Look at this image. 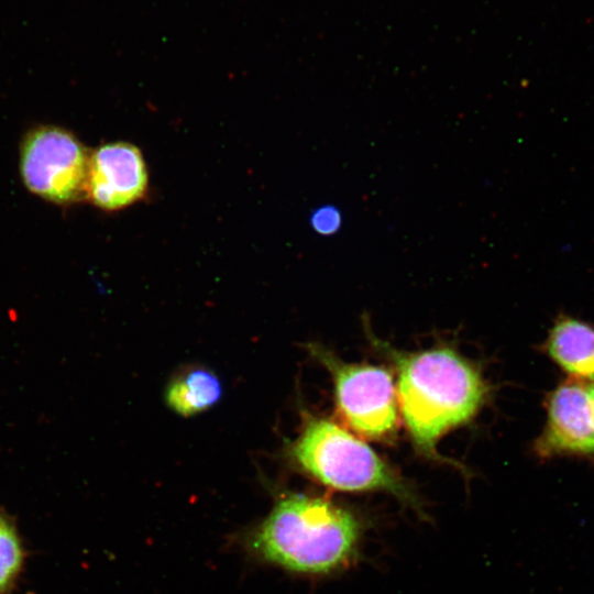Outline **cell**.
<instances>
[{
  "label": "cell",
  "instance_id": "9c48e42d",
  "mask_svg": "<svg viewBox=\"0 0 594 594\" xmlns=\"http://www.w3.org/2000/svg\"><path fill=\"white\" fill-rule=\"evenodd\" d=\"M221 394L222 386L216 374L206 369H193L168 384L165 399L176 414L189 417L211 408Z\"/></svg>",
  "mask_w": 594,
  "mask_h": 594
},
{
  "label": "cell",
  "instance_id": "7a4b0ae2",
  "mask_svg": "<svg viewBox=\"0 0 594 594\" xmlns=\"http://www.w3.org/2000/svg\"><path fill=\"white\" fill-rule=\"evenodd\" d=\"M360 538L355 516L332 502L302 494L282 498L253 538L264 559L285 569L323 574L345 564Z\"/></svg>",
  "mask_w": 594,
  "mask_h": 594
},
{
  "label": "cell",
  "instance_id": "8fae6325",
  "mask_svg": "<svg viewBox=\"0 0 594 594\" xmlns=\"http://www.w3.org/2000/svg\"><path fill=\"white\" fill-rule=\"evenodd\" d=\"M310 223L319 234H334L341 228L342 215L336 206H321L312 212Z\"/></svg>",
  "mask_w": 594,
  "mask_h": 594
},
{
  "label": "cell",
  "instance_id": "277c9868",
  "mask_svg": "<svg viewBox=\"0 0 594 594\" xmlns=\"http://www.w3.org/2000/svg\"><path fill=\"white\" fill-rule=\"evenodd\" d=\"M310 350L332 375L336 406L344 424L370 439L393 436L398 413L392 375L383 367L342 362L319 345Z\"/></svg>",
  "mask_w": 594,
  "mask_h": 594
},
{
  "label": "cell",
  "instance_id": "3957f363",
  "mask_svg": "<svg viewBox=\"0 0 594 594\" xmlns=\"http://www.w3.org/2000/svg\"><path fill=\"white\" fill-rule=\"evenodd\" d=\"M289 454L301 471L328 487L383 491L421 512L418 497L398 473L364 441L331 420L308 418Z\"/></svg>",
  "mask_w": 594,
  "mask_h": 594
},
{
  "label": "cell",
  "instance_id": "8992f818",
  "mask_svg": "<svg viewBox=\"0 0 594 594\" xmlns=\"http://www.w3.org/2000/svg\"><path fill=\"white\" fill-rule=\"evenodd\" d=\"M535 451L542 459L594 460V382L568 377L549 393Z\"/></svg>",
  "mask_w": 594,
  "mask_h": 594
},
{
  "label": "cell",
  "instance_id": "ba28073f",
  "mask_svg": "<svg viewBox=\"0 0 594 594\" xmlns=\"http://www.w3.org/2000/svg\"><path fill=\"white\" fill-rule=\"evenodd\" d=\"M546 354L570 378L594 382V326L562 315L543 344Z\"/></svg>",
  "mask_w": 594,
  "mask_h": 594
},
{
  "label": "cell",
  "instance_id": "52a82bcc",
  "mask_svg": "<svg viewBox=\"0 0 594 594\" xmlns=\"http://www.w3.org/2000/svg\"><path fill=\"white\" fill-rule=\"evenodd\" d=\"M147 169L141 151L127 142L101 145L89 155L86 198L105 210H118L147 190Z\"/></svg>",
  "mask_w": 594,
  "mask_h": 594
},
{
  "label": "cell",
  "instance_id": "5b68a950",
  "mask_svg": "<svg viewBox=\"0 0 594 594\" xmlns=\"http://www.w3.org/2000/svg\"><path fill=\"white\" fill-rule=\"evenodd\" d=\"M88 162L80 141L55 125L32 129L20 148V173L26 188L58 205L86 198Z\"/></svg>",
  "mask_w": 594,
  "mask_h": 594
},
{
  "label": "cell",
  "instance_id": "30bf717a",
  "mask_svg": "<svg viewBox=\"0 0 594 594\" xmlns=\"http://www.w3.org/2000/svg\"><path fill=\"white\" fill-rule=\"evenodd\" d=\"M24 562L22 540L10 517L0 513V594L14 587Z\"/></svg>",
  "mask_w": 594,
  "mask_h": 594
},
{
  "label": "cell",
  "instance_id": "6da1fadb",
  "mask_svg": "<svg viewBox=\"0 0 594 594\" xmlns=\"http://www.w3.org/2000/svg\"><path fill=\"white\" fill-rule=\"evenodd\" d=\"M385 350L397 371V403L411 439L425 455L439 458V439L473 418L485 400L486 384L479 370L452 349Z\"/></svg>",
  "mask_w": 594,
  "mask_h": 594
}]
</instances>
